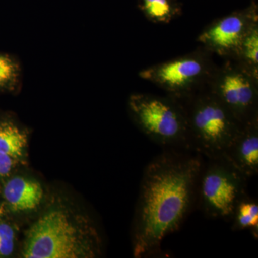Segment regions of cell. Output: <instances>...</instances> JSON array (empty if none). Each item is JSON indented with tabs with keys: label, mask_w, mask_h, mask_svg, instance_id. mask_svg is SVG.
I'll list each match as a JSON object with an SVG mask.
<instances>
[{
	"label": "cell",
	"mask_w": 258,
	"mask_h": 258,
	"mask_svg": "<svg viewBox=\"0 0 258 258\" xmlns=\"http://www.w3.org/2000/svg\"><path fill=\"white\" fill-rule=\"evenodd\" d=\"M210 159L198 181L202 208L212 218L232 219L237 204L247 196V178L224 158Z\"/></svg>",
	"instance_id": "obj_7"
},
{
	"label": "cell",
	"mask_w": 258,
	"mask_h": 258,
	"mask_svg": "<svg viewBox=\"0 0 258 258\" xmlns=\"http://www.w3.org/2000/svg\"><path fill=\"white\" fill-rule=\"evenodd\" d=\"M15 247V232L11 226L0 223V256L12 254Z\"/></svg>",
	"instance_id": "obj_16"
},
{
	"label": "cell",
	"mask_w": 258,
	"mask_h": 258,
	"mask_svg": "<svg viewBox=\"0 0 258 258\" xmlns=\"http://www.w3.org/2000/svg\"><path fill=\"white\" fill-rule=\"evenodd\" d=\"M3 196L13 211H28L41 203L43 190L39 183L17 176L5 184Z\"/></svg>",
	"instance_id": "obj_10"
},
{
	"label": "cell",
	"mask_w": 258,
	"mask_h": 258,
	"mask_svg": "<svg viewBox=\"0 0 258 258\" xmlns=\"http://www.w3.org/2000/svg\"><path fill=\"white\" fill-rule=\"evenodd\" d=\"M3 214H4V209H3V206H2L1 204H0V220H1L2 217H3Z\"/></svg>",
	"instance_id": "obj_18"
},
{
	"label": "cell",
	"mask_w": 258,
	"mask_h": 258,
	"mask_svg": "<svg viewBox=\"0 0 258 258\" xmlns=\"http://www.w3.org/2000/svg\"><path fill=\"white\" fill-rule=\"evenodd\" d=\"M234 230H250L254 237L258 234V204L255 200L244 197L237 204L232 215Z\"/></svg>",
	"instance_id": "obj_12"
},
{
	"label": "cell",
	"mask_w": 258,
	"mask_h": 258,
	"mask_svg": "<svg viewBox=\"0 0 258 258\" xmlns=\"http://www.w3.org/2000/svg\"><path fill=\"white\" fill-rule=\"evenodd\" d=\"M140 8L154 23H169L177 13L171 0H140Z\"/></svg>",
	"instance_id": "obj_14"
},
{
	"label": "cell",
	"mask_w": 258,
	"mask_h": 258,
	"mask_svg": "<svg viewBox=\"0 0 258 258\" xmlns=\"http://www.w3.org/2000/svg\"><path fill=\"white\" fill-rule=\"evenodd\" d=\"M179 102L186 113L190 146L209 159L224 157L244 124L206 86Z\"/></svg>",
	"instance_id": "obj_3"
},
{
	"label": "cell",
	"mask_w": 258,
	"mask_h": 258,
	"mask_svg": "<svg viewBox=\"0 0 258 258\" xmlns=\"http://www.w3.org/2000/svg\"><path fill=\"white\" fill-rule=\"evenodd\" d=\"M258 24L251 29L244 37L238 55L234 60L239 61L244 67L258 76Z\"/></svg>",
	"instance_id": "obj_13"
},
{
	"label": "cell",
	"mask_w": 258,
	"mask_h": 258,
	"mask_svg": "<svg viewBox=\"0 0 258 258\" xmlns=\"http://www.w3.org/2000/svg\"><path fill=\"white\" fill-rule=\"evenodd\" d=\"M203 49L143 70L139 77L157 85L178 101L206 86L216 64Z\"/></svg>",
	"instance_id": "obj_5"
},
{
	"label": "cell",
	"mask_w": 258,
	"mask_h": 258,
	"mask_svg": "<svg viewBox=\"0 0 258 258\" xmlns=\"http://www.w3.org/2000/svg\"><path fill=\"white\" fill-rule=\"evenodd\" d=\"M87 227L75 221L66 210H50L28 231L23 257H95L98 249V238L96 232Z\"/></svg>",
	"instance_id": "obj_2"
},
{
	"label": "cell",
	"mask_w": 258,
	"mask_h": 258,
	"mask_svg": "<svg viewBox=\"0 0 258 258\" xmlns=\"http://www.w3.org/2000/svg\"><path fill=\"white\" fill-rule=\"evenodd\" d=\"M257 24L255 8L237 12L210 24L200 34L198 41L210 53L225 60L235 59L244 37Z\"/></svg>",
	"instance_id": "obj_8"
},
{
	"label": "cell",
	"mask_w": 258,
	"mask_h": 258,
	"mask_svg": "<svg viewBox=\"0 0 258 258\" xmlns=\"http://www.w3.org/2000/svg\"><path fill=\"white\" fill-rule=\"evenodd\" d=\"M202 169L200 158L175 153L161 154L147 166L134 232L136 257L157 252L179 229L192 205Z\"/></svg>",
	"instance_id": "obj_1"
},
{
	"label": "cell",
	"mask_w": 258,
	"mask_h": 258,
	"mask_svg": "<svg viewBox=\"0 0 258 258\" xmlns=\"http://www.w3.org/2000/svg\"><path fill=\"white\" fill-rule=\"evenodd\" d=\"M21 79V67L17 59L0 54V91H14Z\"/></svg>",
	"instance_id": "obj_15"
},
{
	"label": "cell",
	"mask_w": 258,
	"mask_h": 258,
	"mask_svg": "<svg viewBox=\"0 0 258 258\" xmlns=\"http://www.w3.org/2000/svg\"><path fill=\"white\" fill-rule=\"evenodd\" d=\"M28 144V135L14 122L0 121V153L17 159L23 156Z\"/></svg>",
	"instance_id": "obj_11"
},
{
	"label": "cell",
	"mask_w": 258,
	"mask_h": 258,
	"mask_svg": "<svg viewBox=\"0 0 258 258\" xmlns=\"http://www.w3.org/2000/svg\"><path fill=\"white\" fill-rule=\"evenodd\" d=\"M128 106L136 123L154 142L190 147L186 113L177 100L137 93L129 98Z\"/></svg>",
	"instance_id": "obj_4"
},
{
	"label": "cell",
	"mask_w": 258,
	"mask_h": 258,
	"mask_svg": "<svg viewBox=\"0 0 258 258\" xmlns=\"http://www.w3.org/2000/svg\"><path fill=\"white\" fill-rule=\"evenodd\" d=\"M224 159L247 179L258 171V118L243 125Z\"/></svg>",
	"instance_id": "obj_9"
},
{
	"label": "cell",
	"mask_w": 258,
	"mask_h": 258,
	"mask_svg": "<svg viewBox=\"0 0 258 258\" xmlns=\"http://www.w3.org/2000/svg\"><path fill=\"white\" fill-rule=\"evenodd\" d=\"M16 163V159L0 153V179L8 175Z\"/></svg>",
	"instance_id": "obj_17"
},
{
	"label": "cell",
	"mask_w": 258,
	"mask_h": 258,
	"mask_svg": "<svg viewBox=\"0 0 258 258\" xmlns=\"http://www.w3.org/2000/svg\"><path fill=\"white\" fill-rule=\"evenodd\" d=\"M206 86L242 124L258 118V76L239 61L215 66Z\"/></svg>",
	"instance_id": "obj_6"
}]
</instances>
